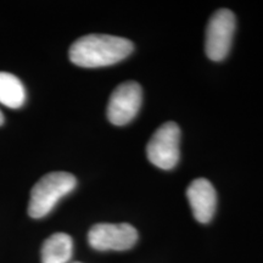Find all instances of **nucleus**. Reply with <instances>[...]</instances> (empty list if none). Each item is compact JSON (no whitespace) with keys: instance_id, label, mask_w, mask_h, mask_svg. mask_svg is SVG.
<instances>
[{"instance_id":"1","label":"nucleus","mask_w":263,"mask_h":263,"mask_svg":"<svg viewBox=\"0 0 263 263\" xmlns=\"http://www.w3.org/2000/svg\"><path fill=\"white\" fill-rule=\"evenodd\" d=\"M134 45L126 38L110 34H87L71 45L68 57L72 64L85 68L105 67L129 57Z\"/></svg>"},{"instance_id":"2","label":"nucleus","mask_w":263,"mask_h":263,"mask_svg":"<svg viewBox=\"0 0 263 263\" xmlns=\"http://www.w3.org/2000/svg\"><path fill=\"white\" fill-rule=\"evenodd\" d=\"M77 185V179L68 172H51L42 177L31 190L28 215L43 218L52 211L55 205Z\"/></svg>"},{"instance_id":"3","label":"nucleus","mask_w":263,"mask_h":263,"mask_svg":"<svg viewBox=\"0 0 263 263\" xmlns=\"http://www.w3.org/2000/svg\"><path fill=\"white\" fill-rule=\"evenodd\" d=\"M180 129L178 124L163 123L151 137L146 146L147 159L161 170H172L179 160Z\"/></svg>"},{"instance_id":"4","label":"nucleus","mask_w":263,"mask_h":263,"mask_svg":"<svg viewBox=\"0 0 263 263\" xmlns=\"http://www.w3.org/2000/svg\"><path fill=\"white\" fill-rule=\"evenodd\" d=\"M235 16L228 9L216 11L206 28L205 50L212 61H222L229 54L235 32Z\"/></svg>"},{"instance_id":"5","label":"nucleus","mask_w":263,"mask_h":263,"mask_svg":"<svg viewBox=\"0 0 263 263\" xmlns=\"http://www.w3.org/2000/svg\"><path fill=\"white\" fill-rule=\"evenodd\" d=\"M138 241V232L128 223H99L88 233V242L99 251H126Z\"/></svg>"},{"instance_id":"6","label":"nucleus","mask_w":263,"mask_h":263,"mask_svg":"<svg viewBox=\"0 0 263 263\" xmlns=\"http://www.w3.org/2000/svg\"><path fill=\"white\" fill-rule=\"evenodd\" d=\"M143 100V90L137 82L121 83L112 91L107 104V118L115 126H124L132 122L139 112Z\"/></svg>"},{"instance_id":"7","label":"nucleus","mask_w":263,"mask_h":263,"mask_svg":"<svg viewBox=\"0 0 263 263\" xmlns=\"http://www.w3.org/2000/svg\"><path fill=\"white\" fill-rule=\"evenodd\" d=\"M194 218L200 223H209L213 218L217 207V194L210 180L194 179L186 189Z\"/></svg>"},{"instance_id":"8","label":"nucleus","mask_w":263,"mask_h":263,"mask_svg":"<svg viewBox=\"0 0 263 263\" xmlns=\"http://www.w3.org/2000/svg\"><path fill=\"white\" fill-rule=\"evenodd\" d=\"M73 241L66 233H55L42 246V263H67L72 257Z\"/></svg>"},{"instance_id":"9","label":"nucleus","mask_w":263,"mask_h":263,"mask_svg":"<svg viewBox=\"0 0 263 263\" xmlns=\"http://www.w3.org/2000/svg\"><path fill=\"white\" fill-rule=\"evenodd\" d=\"M26 101V89L15 74L0 72V104L9 108H20Z\"/></svg>"},{"instance_id":"10","label":"nucleus","mask_w":263,"mask_h":263,"mask_svg":"<svg viewBox=\"0 0 263 263\" xmlns=\"http://www.w3.org/2000/svg\"><path fill=\"white\" fill-rule=\"evenodd\" d=\"M3 123H4V116H3L2 111H0V126H2Z\"/></svg>"},{"instance_id":"11","label":"nucleus","mask_w":263,"mask_h":263,"mask_svg":"<svg viewBox=\"0 0 263 263\" xmlns=\"http://www.w3.org/2000/svg\"><path fill=\"white\" fill-rule=\"evenodd\" d=\"M76 263H80V262H76Z\"/></svg>"}]
</instances>
